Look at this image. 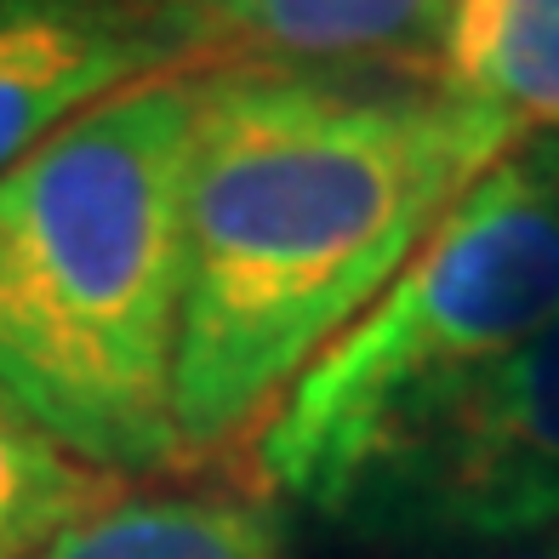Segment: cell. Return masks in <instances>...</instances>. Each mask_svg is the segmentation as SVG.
<instances>
[{
	"mask_svg": "<svg viewBox=\"0 0 559 559\" xmlns=\"http://www.w3.org/2000/svg\"><path fill=\"white\" fill-rule=\"evenodd\" d=\"M514 143L502 115L428 69H200L183 456H217L269 423Z\"/></svg>",
	"mask_w": 559,
	"mask_h": 559,
	"instance_id": "1",
	"label": "cell"
},
{
	"mask_svg": "<svg viewBox=\"0 0 559 559\" xmlns=\"http://www.w3.org/2000/svg\"><path fill=\"white\" fill-rule=\"evenodd\" d=\"M200 69L104 97L0 171V394L115 479L183 456V206Z\"/></svg>",
	"mask_w": 559,
	"mask_h": 559,
	"instance_id": "2",
	"label": "cell"
},
{
	"mask_svg": "<svg viewBox=\"0 0 559 559\" xmlns=\"http://www.w3.org/2000/svg\"><path fill=\"white\" fill-rule=\"evenodd\" d=\"M548 320H559V138H525L292 383L258 435L263 486L325 520L394 440Z\"/></svg>",
	"mask_w": 559,
	"mask_h": 559,
	"instance_id": "3",
	"label": "cell"
},
{
	"mask_svg": "<svg viewBox=\"0 0 559 559\" xmlns=\"http://www.w3.org/2000/svg\"><path fill=\"white\" fill-rule=\"evenodd\" d=\"M325 525L451 554L559 531V320L502 354L354 479Z\"/></svg>",
	"mask_w": 559,
	"mask_h": 559,
	"instance_id": "4",
	"label": "cell"
},
{
	"mask_svg": "<svg viewBox=\"0 0 559 559\" xmlns=\"http://www.w3.org/2000/svg\"><path fill=\"white\" fill-rule=\"evenodd\" d=\"M183 69L160 0H0V171L104 97Z\"/></svg>",
	"mask_w": 559,
	"mask_h": 559,
	"instance_id": "5",
	"label": "cell"
},
{
	"mask_svg": "<svg viewBox=\"0 0 559 559\" xmlns=\"http://www.w3.org/2000/svg\"><path fill=\"white\" fill-rule=\"evenodd\" d=\"M183 69H428L445 0H160Z\"/></svg>",
	"mask_w": 559,
	"mask_h": 559,
	"instance_id": "6",
	"label": "cell"
},
{
	"mask_svg": "<svg viewBox=\"0 0 559 559\" xmlns=\"http://www.w3.org/2000/svg\"><path fill=\"white\" fill-rule=\"evenodd\" d=\"M35 559H286V520L263 491H126Z\"/></svg>",
	"mask_w": 559,
	"mask_h": 559,
	"instance_id": "7",
	"label": "cell"
},
{
	"mask_svg": "<svg viewBox=\"0 0 559 559\" xmlns=\"http://www.w3.org/2000/svg\"><path fill=\"white\" fill-rule=\"evenodd\" d=\"M435 74L520 138H559V0H445Z\"/></svg>",
	"mask_w": 559,
	"mask_h": 559,
	"instance_id": "8",
	"label": "cell"
},
{
	"mask_svg": "<svg viewBox=\"0 0 559 559\" xmlns=\"http://www.w3.org/2000/svg\"><path fill=\"white\" fill-rule=\"evenodd\" d=\"M115 497H126V479L81 463L12 394H0V559H35Z\"/></svg>",
	"mask_w": 559,
	"mask_h": 559,
	"instance_id": "9",
	"label": "cell"
},
{
	"mask_svg": "<svg viewBox=\"0 0 559 559\" xmlns=\"http://www.w3.org/2000/svg\"><path fill=\"white\" fill-rule=\"evenodd\" d=\"M428 559H559V531H554V537H531V543H497V548H451V554H428Z\"/></svg>",
	"mask_w": 559,
	"mask_h": 559,
	"instance_id": "10",
	"label": "cell"
}]
</instances>
